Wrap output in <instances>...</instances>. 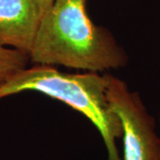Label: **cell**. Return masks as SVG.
<instances>
[{
	"label": "cell",
	"instance_id": "cell-1",
	"mask_svg": "<svg viewBox=\"0 0 160 160\" xmlns=\"http://www.w3.org/2000/svg\"><path fill=\"white\" fill-rule=\"evenodd\" d=\"M86 0H55L41 18L30 62L91 72L126 67L128 54L113 34L92 22Z\"/></svg>",
	"mask_w": 160,
	"mask_h": 160
},
{
	"label": "cell",
	"instance_id": "cell-2",
	"mask_svg": "<svg viewBox=\"0 0 160 160\" xmlns=\"http://www.w3.org/2000/svg\"><path fill=\"white\" fill-rule=\"evenodd\" d=\"M28 91L58 100L85 116L101 134L107 160H123L117 144L122 138V124L108 99L106 74L67 73L52 66L36 64L0 86V100Z\"/></svg>",
	"mask_w": 160,
	"mask_h": 160
},
{
	"label": "cell",
	"instance_id": "cell-3",
	"mask_svg": "<svg viewBox=\"0 0 160 160\" xmlns=\"http://www.w3.org/2000/svg\"><path fill=\"white\" fill-rule=\"evenodd\" d=\"M109 102L122 124L123 160H160V133L138 92L126 81L106 74Z\"/></svg>",
	"mask_w": 160,
	"mask_h": 160
},
{
	"label": "cell",
	"instance_id": "cell-4",
	"mask_svg": "<svg viewBox=\"0 0 160 160\" xmlns=\"http://www.w3.org/2000/svg\"><path fill=\"white\" fill-rule=\"evenodd\" d=\"M41 18L36 0H0V46L29 54Z\"/></svg>",
	"mask_w": 160,
	"mask_h": 160
},
{
	"label": "cell",
	"instance_id": "cell-5",
	"mask_svg": "<svg viewBox=\"0 0 160 160\" xmlns=\"http://www.w3.org/2000/svg\"><path fill=\"white\" fill-rule=\"evenodd\" d=\"M29 54L12 48L0 46V86L28 67Z\"/></svg>",
	"mask_w": 160,
	"mask_h": 160
},
{
	"label": "cell",
	"instance_id": "cell-6",
	"mask_svg": "<svg viewBox=\"0 0 160 160\" xmlns=\"http://www.w3.org/2000/svg\"><path fill=\"white\" fill-rule=\"evenodd\" d=\"M36 1L39 7L41 16H43L46 12L50 10V8L52 6L55 0H36Z\"/></svg>",
	"mask_w": 160,
	"mask_h": 160
},
{
	"label": "cell",
	"instance_id": "cell-7",
	"mask_svg": "<svg viewBox=\"0 0 160 160\" xmlns=\"http://www.w3.org/2000/svg\"><path fill=\"white\" fill-rule=\"evenodd\" d=\"M158 124H159V128H160V115H159V118H158Z\"/></svg>",
	"mask_w": 160,
	"mask_h": 160
}]
</instances>
